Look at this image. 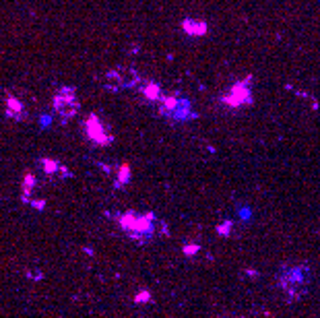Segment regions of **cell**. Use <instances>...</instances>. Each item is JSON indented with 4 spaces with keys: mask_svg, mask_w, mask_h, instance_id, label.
Returning <instances> with one entry per match:
<instances>
[{
    "mask_svg": "<svg viewBox=\"0 0 320 318\" xmlns=\"http://www.w3.org/2000/svg\"><path fill=\"white\" fill-rule=\"evenodd\" d=\"M194 118H196V112L192 110L190 99L180 97V104H178L176 112L172 114V120L174 122H188V120H194Z\"/></svg>",
    "mask_w": 320,
    "mask_h": 318,
    "instance_id": "obj_8",
    "label": "cell"
},
{
    "mask_svg": "<svg viewBox=\"0 0 320 318\" xmlns=\"http://www.w3.org/2000/svg\"><path fill=\"white\" fill-rule=\"evenodd\" d=\"M225 318H233V316H225Z\"/></svg>",
    "mask_w": 320,
    "mask_h": 318,
    "instance_id": "obj_17",
    "label": "cell"
},
{
    "mask_svg": "<svg viewBox=\"0 0 320 318\" xmlns=\"http://www.w3.org/2000/svg\"><path fill=\"white\" fill-rule=\"evenodd\" d=\"M279 287L289 302H295L308 293L310 287V269L308 264H285L277 275Z\"/></svg>",
    "mask_w": 320,
    "mask_h": 318,
    "instance_id": "obj_2",
    "label": "cell"
},
{
    "mask_svg": "<svg viewBox=\"0 0 320 318\" xmlns=\"http://www.w3.org/2000/svg\"><path fill=\"white\" fill-rule=\"evenodd\" d=\"M130 176H132V170L128 163H122L118 165V172H116V186H126L130 182Z\"/></svg>",
    "mask_w": 320,
    "mask_h": 318,
    "instance_id": "obj_12",
    "label": "cell"
},
{
    "mask_svg": "<svg viewBox=\"0 0 320 318\" xmlns=\"http://www.w3.org/2000/svg\"><path fill=\"white\" fill-rule=\"evenodd\" d=\"M83 132H85V139L97 147H108L114 141L110 128L106 126V122L99 118L97 114H89L87 118L83 120Z\"/></svg>",
    "mask_w": 320,
    "mask_h": 318,
    "instance_id": "obj_4",
    "label": "cell"
},
{
    "mask_svg": "<svg viewBox=\"0 0 320 318\" xmlns=\"http://www.w3.org/2000/svg\"><path fill=\"white\" fill-rule=\"evenodd\" d=\"M178 104H180V97L178 95H163L161 99H159V114L161 116H167V118H172V114L176 112V108H178Z\"/></svg>",
    "mask_w": 320,
    "mask_h": 318,
    "instance_id": "obj_9",
    "label": "cell"
},
{
    "mask_svg": "<svg viewBox=\"0 0 320 318\" xmlns=\"http://www.w3.org/2000/svg\"><path fill=\"white\" fill-rule=\"evenodd\" d=\"M40 163H42V167H44V172H46V174H50V176H52V174H56V172L60 170V163H58V161H54V159H48V157H44Z\"/></svg>",
    "mask_w": 320,
    "mask_h": 318,
    "instance_id": "obj_13",
    "label": "cell"
},
{
    "mask_svg": "<svg viewBox=\"0 0 320 318\" xmlns=\"http://www.w3.org/2000/svg\"><path fill=\"white\" fill-rule=\"evenodd\" d=\"M198 250H200V246H196V244H192V246H184V254L186 256H194V254H198Z\"/></svg>",
    "mask_w": 320,
    "mask_h": 318,
    "instance_id": "obj_16",
    "label": "cell"
},
{
    "mask_svg": "<svg viewBox=\"0 0 320 318\" xmlns=\"http://www.w3.org/2000/svg\"><path fill=\"white\" fill-rule=\"evenodd\" d=\"M116 223L126 236L145 242V240H153L157 236V225L159 219L155 213H137V211H124L116 217Z\"/></svg>",
    "mask_w": 320,
    "mask_h": 318,
    "instance_id": "obj_1",
    "label": "cell"
},
{
    "mask_svg": "<svg viewBox=\"0 0 320 318\" xmlns=\"http://www.w3.org/2000/svg\"><path fill=\"white\" fill-rule=\"evenodd\" d=\"M139 73L130 69V66H120V69H114L106 75V87L110 89H128V87H134L139 85Z\"/></svg>",
    "mask_w": 320,
    "mask_h": 318,
    "instance_id": "obj_6",
    "label": "cell"
},
{
    "mask_svg": "<svg viewBox=\"0 0 320 318\" xmlns=\"http://www.w3.org/2000/svg\"><path fill=\"white\" fill-rule=\"evenodd\" d=\"M7 114L11 118H23L25 116V106L21 99H17L15 95H7Z\"/></svg>",
    "mask_w": 320,
    "mask_h": 318,
    "instance_id": "obj_11",
    "label": "cell"
},
{
    "mask_svg": "<svg viewBox=\"0 0 320 318\" xmlns=\"http://www.w3.org/2000/svg\"><path fill=\"white\" fill-rule=\"evenodd\" d=\"M134 302H137V304H147V302H151V293H149V291L137 293V295H134Z\"/></svg>",
    "mask_w": 320,
    "mask_h": 318,
    "instance_id": "obj_15",
    "label": "cell"
},
{
    "mask_svg": "<svg viewBox=\"0 0 320 318\" xmlns=\"http://www.w3.org/2000/svg\"><path fill=\"white\" fill-rule=\"evenodd\" d=\"M52 106H54V112L60 120H71L79 114L81 110V104H79V97L75 93L73 87H62L58 89V93L54 95L52 99Z\"/></svg>",
    "mask_w": 320,
    "mask_h": 318,
    "instance_id": "obj_5",
    "label": "cell"
},
{
    "mask_svg": "<svg viewBox=\"0 0 320 318\" xmlns=\"http://www.w3.org/2000/svg\"><path fill=\"white\" fill-rule=\"evenodd\" d=\"M252 85H254V77L248 75L244 79H238L235 83H231L229 89L219 97L223 108L227 110H242L254 104V91H252Z\"/></svg>",
    "mask_w": 320,
    "mask_h": 318,
    "instance_id": "obj_3",
    "label": "cell"
},
{
    "mask_svg": "<svg viewBox=\"0 0 320 318\" xmlns=\"http://www.w3.org/2000/svg\"><path fill=\"white\" fill-rule=\"evenodd\" d=\"M143 97L151 104H159V99L163 97V91L159 87V83H155V81L145 83V85H143Z\"/></svg>",
    "mask_w": 320,
    "mask_h": 318,
    "instance_id": "obj_10",
    "label": "cell"
},
{
    "mask_svg": "<svg viewBox=\"0 0 320 318\" xmlns=\"http://www.w3.org/2000/svg\"><path fill=\"white\" fill-rule=\"evenodd\" d=\"M33 186H36V178H33L31 174H25V178H23V196L25 198H29V192H31Z\"/></svg>",
    "mask_w": 320,
    "mask_h": 318,
    "instance_id": "obj_14",
    "label": "cell"
},
{
    "mask_svg": "<svg viewBox=\"0 0 320 318\" xmlns=\"http://www.w3.org/2000/svg\"><path fill=\"white\" fill-rule=\"evenodd\" d=\"M182 33H186L188 38H205L209 33V23L203 19H194V17H186L182 23H180Z\"/></svg>",
    "mask_w": 320,
    "mask_h": 318,
    "instance_id": "obj_7",
    "label": "cell"
}]
</instances>
